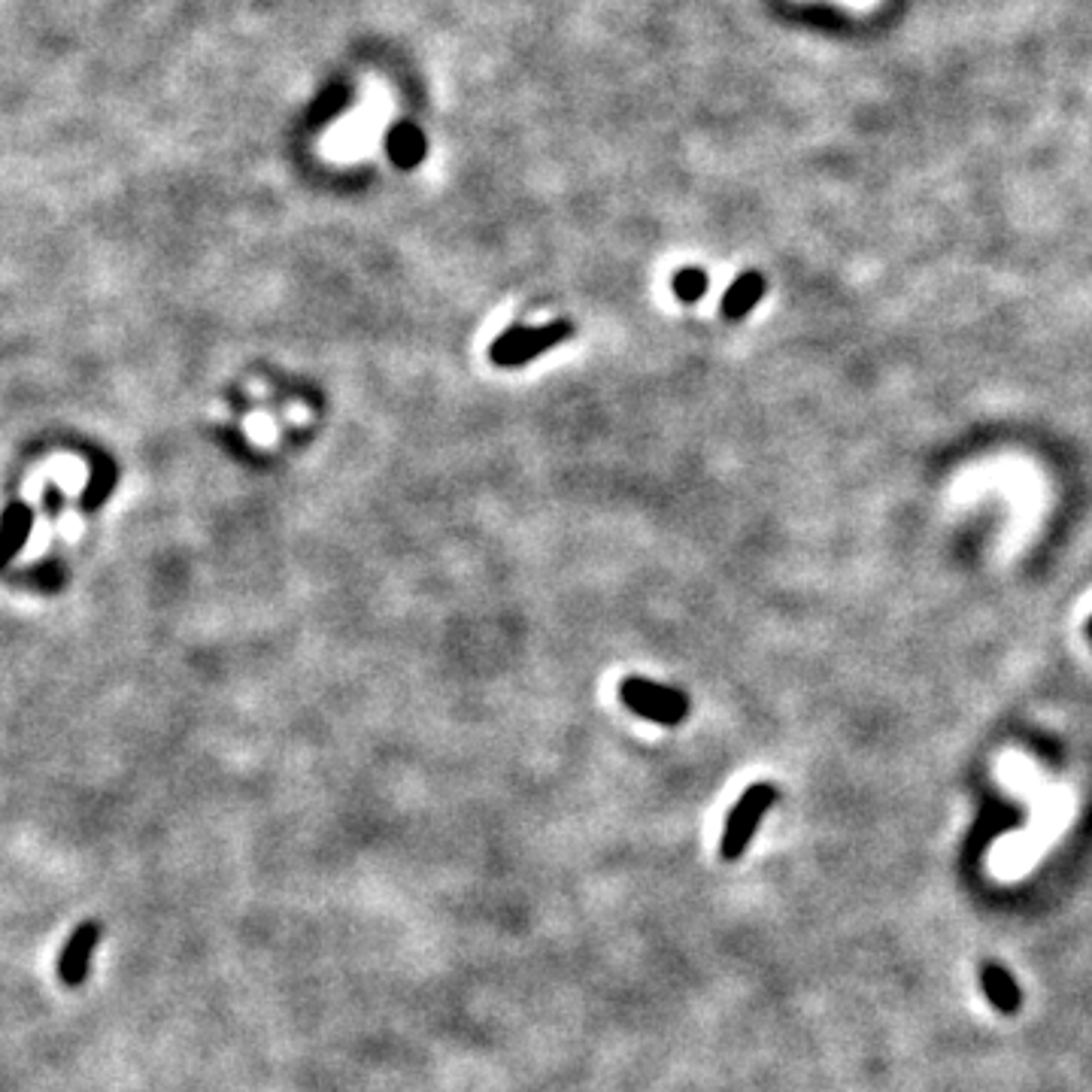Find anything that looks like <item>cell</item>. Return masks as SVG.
Instances as JSON below:
<instances>
[{
  "mask_svg": "<svg viewBox=\"0 0 1092 1092\" xmlns=\"http://www.w3.org/2000/svg\"><path fill=\"white\" fill-rule=\"evenodd\" d=\"M101 938H104V926L98 919H83L70 932V938L61 947V956H58V981L65 983L67 989H80L88 981L91 956H94Z\"/></svg>",
  "mask_w": 1092,
  "mask_h": 1092,
  "instance_id": "277c9868",
  "label": "cell"
},
{
  "mask_svg": "<svg viewBox=\"0 0 1092 1092\" xmlns=\"http://www.w3.org/2000/svg\"><path fill=\"white\" fill-rule=\"evenodd\" d=\"M1087 637L1092 640V616H1090V622H1087Z\"/></svg>",
  "mask_w": 1092,
  "mask_h": 1092,
  "instance_id": "30bf717a",
  "label": "cell"
},
{
  "mask_svg": "<svg viewBox=\"0 0 1092 1092\" xmlns=\"http://www.w3.org/2000/svg\"><path fill=\"white\" fill-rule=\"evenodd\" d=\"M981 983H983V992H986V999L999 1007L1002 1014H1014L1017 1007L1023 1005V992H1020V986H1017V981L1007 974L1002 965H992V962H989V965H983Z\"/></svg>",
  "mask_w": 1092,
  "mask_h": 1092,
  "instance_id": "8992f818",
  "label": "cell"
},
{
  "mask_svg": "<svg viewBox=\"0 0 1092 1092\" xmlns=\"http://www.w3.org/2000/svg\"><path fill=\"white\" fill-rule=\"evenodd\" d=\"M389 155H392L394 164L401 168H413L422 161L425 155V137L416 125H394L392 134H389Z\"/></svg>",
  "mask_w": 1092,
  "mask_h": 1092,
  "instance_id": "ba28073f",
  "label": "cell"
},
{
  "mask_svg": "<svg viewBox=\"0 0 1092 1092\" xmlns=\"http://www.w3.org/2000/svg\"><path fill=\"white\" fill-rule=\"evenodd\" d=\"M774 802H777V789L771 787V783H753V787L746 789L741 798H738V805H735L732 813L725 816V829H722L720 856L725 862L741 859V852L746 850V844L753 841V834L759 829L762 816L771 810Z\"/></svg>",
  "mask_w": 1092,
  "mask_h": 1092,
  "instance_id": "3957f363",
  "label": "cell"
},
{
  "mask_svg": "<svg viewBox=\"0 0 1092 1092\" xmlns=\"http://www.w3.org/2000/svg\"><path fill=\"white\" fill-rule=\"evenodd\" d=\"M762 298L764 277L762 274H756V270H746V274H741L735 283L728 285V292H725V298H722V316L732 319V322H738V319H743Z\"/></svg>",
  "mask_w": 1092,
  "mask_h": 1092,
  "instance_id": "5b68a950",
  "label": "cell"
},
{
  "mask_svg": "<svg viewBox=\"0 0 1092 1092\" xmlns=\"http://www.w3.org/2000/svg\"><path fill=\"white\" fill-rule=\"evenodd\" d=\"M31 528H34V510L22 501H13L6 507L3 513V538H6V546H3V559L13 562L19 552L28 544L31 538Z\"/></svg>",
  "mask_w": 1092,
  "mask_h": 1092,
  "instance_id": "52a82bcc",
  "label": "cell"
},
{
  "mask_svg": "<svg viewBox=\"0 0 1092 1092\" xmlns=\"http://www.w3.org/2000/svg\"><path fill=\"white\" fill-rule=\"evenodd\" d=\"M570 322H546V325H516L498 334V340L489 347V358L498 368H523L531 358H541L544 352L556 350L570 337Z\"/></svg>",
  "mask_w": 1092,
  "mask_h": 1092,
  "instance_id": "6da1fadb",
  "label": "cell"
},
{
  "mask_svg": "<svg viewBox=\"0 0 1092 1092\" xmlns=\"http://www.w3.org/2000/svg\"><path fill=\"white\" fill-rule=\"evenodd\" d=\"M674 295H677L683 304H695L699 298L707 295V274L701 267H683L680 274H674Z\"/></svg>",
  "mask_w": 1092,
  "mask_h": 1092,
  "instance_id": "9c48e42d",
  "label": "cell"
},
{
  "mask_svg": "<svg viewBox=\"0 0 1092 1092\" xmlns=\"http://www.w3.org/2000/svg\"><path fill=\"white\" fill-rule=\"evenodd\" d=\"M619 701L637 714L640 720H650L655 725H680L689 717V699L686 692L671 689L665 683H655L647 677H626L619 683Z\"/></svg>",
  "mask_w": 1092,
  "mask_h": 1092,
  "instance_id": "7a4b0ae2",
  "label": "cell"
}]
</instances>
